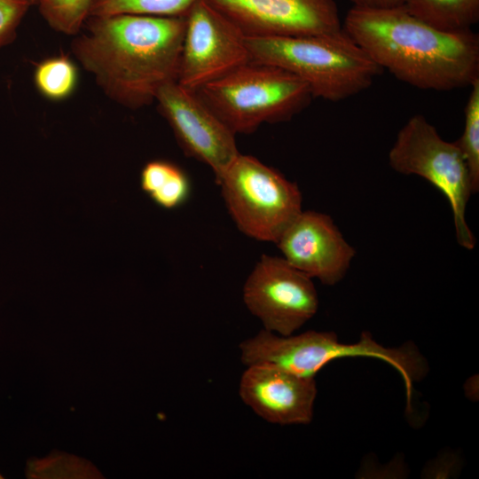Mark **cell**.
I'll list each match as a JSON object with an SVG mask.
<instances>
[{"label":"cell","instance_id":"6da1fadb","mask_svg":"<svg viewBox=\"0 0 479 479\" xmlns=\"http://www.w3.org/2000/svg\"><path fill=\"white\" fill-rule=\"evenodd\" d=\"M72 51L113 100L130 109L155 101L177 82L185 17L116 14L89 17Z\"/></svg>","mask_w":479,"mask_h":479},{"label":"cell","instance_id":"7a4b0ae2","mask_svg":"<svg viewBox=\"0 0 479 479\" xmlns=\"http://www.w3.org/2000/svg\"><path fill=\"white\" fill-rule=\"evenodd\" d=\"M342 28L381 69L416 88L446 91L479 79V36L472 29H437L404 6H353Z\"/></svg>","mask_w":479,"mask_h":479},{"label":"cell","instance_id":"3957f363","mask_svg":"<svg viewBox=\"0 0 479 479\" xmlns=\"http://www.w3.org/2000/svg\"><path fill=\"white\" fill-rule=\"evenodd\" d=\"M252 60L284 68L302 80L313 98L340 101L369 88L381 68L344 31L247 37Z\"/></svg>","mask_w":479,"mask_h":479},{"label":"cell","instance_id":"277c9868","mask_svg":"<svg viewBox=\"0 0 479 479\" xmlns=\"http://www.w3.org/2000/svg\"><path fill=\"white\" fill-rule=\"evenodd\" d=\"M195 91L235 135L288 121L313 98L294 74L252 59Z\"/></svg>","mask_w":479,"mask_h":479},{"label":"cell","instance_id":"5b68a950","mask_svg":"<svg viewBox=\"0 0 479 479\" xmlns=\"http://www.w3.org/2000/svg\"><path fill=\"white\" fill-rule=\"evenodd\" d=\"M258 363L275 365L303 377H314L325 365L342 357H366L381 359L393 366L402 376L411 405L412 386L428 371L427 362L411 343L387 348L376 342L371 334L363 333L356 343L339 342L334 332L307 331L297 335L282 336L263 331L254 347Z\"/></svg>","mask_w":479,"mask_h":479},{"label":"cell","instance_id":"8992f818","mask_svg":"<svg viewBox=\"0 0 479 479\" xmlns=\"http://www.w3.org/2000/svg\"><path fill=\"white\" fill-rule=\"evenodd\" d=\"M216 182L239 230L255 240L275 243L302 212L298 185L255 157L239 153Z\"/></svg>","mask_w":479,"mask_h":479},{"label":"cell","instance_id":"52a82bcc","mask_svg":"<svg viewBox=\"0 0 479 479\" xmlns=\"http://www.w3.org/2000/svg\"><path fill=\"white\" fill-rule=\"evenodd\" d=\"M389 163L395 171L421 177L438 189L452 208L457 242L468 250L475 247L466 220L467 205L474 194L472 180L456 141L444 140L423 115L416 114L397 133Z\"/></svg>","mask_w":479,"mask_h":479},{"label":"cell","instance_id":"ba28073f","mask_svg":"<svg viewBox=\"0 0 479 479\" xmlns=\"http://www.w3.org/2000/svg\"><path fill=\"white\" fill-rule=\"evenodd\" d=\"M185 17L177 82L197 90L251 60L247 37L206 0Z\"/></svg>","mask_w":479,"mask_h":479},{"label":"cell","instance_id":"9c48e42d","mask_svg":"<svg viewBox=\"0 0 479 479\" xmlns=\"http://www.w3.org/2000/svg\"><path fill=\"white\" fill-rule=\"evenodd\" d=\"M243 301L263 329L282 336L293 334L318 308L311 278L286 259L263 255L243 287Z\"/></svg>","mask_w":479,"mask_h":479},{"label":"cell","instance_id":"30bf717a","mask_svg":"<svg viewBox=\"0 0 479 479\" xmlns=\"http://www.w3.org/2000/svg\"><path fill=\"white\" fill-rule=\"evenodd\" d=\"M154 102L185 154L208 166L216 179L240 153L235 134L194 90L172 82L160 89Z\"/></svg>","mask_w":479,"mask_h":479},{"label":"cell","instance_id":"8fae6325","mask_svg":"<svg viewBox=\"0 0 479 479\" xmlns=\"http://www.w3.org/2000/svg\"><path fill=\"white\" fill-rule=\"evenodd\" d=\"M247 37L296 36L341 30L334 0H206Z\"/></svg>","mask_w":479,"mask_h":479},{"label":"cell","instance_id":"7c38bea8","mask_svg":"<svg viewBox=\"0 0 479 479\" xmlns=\"http://www.w3.org/2000/svg\"><path fill=\"white\" fill-rule=\"evenodd\" d=\"M275 243L288 263L327 286L343 279L356 255L332 217L314 210H302Z\"/></svg>","mask_w":479,"mask_h":479},{"label":"cell","instance_id":"4fadbf2b","mask_svg":"<svg viewBox=\"0 0 479 479\" xmlns=\"http://www.w3.org/2000/svg\"><path fill=\"white\" fill-rule=\"evenodd\" d=\"M246 367L239 394L259 417L279 425H305L312 420L318 392L314 377L300 376L271 365Z\"/></svg>","mask_w":479,"mask_h":479},{"label":"cell","instance_id":"5bb4252c","mask_svg":"<svg viewBox=\"0 0 479 479\" xmlns=\"http://www.w3.org/2000/svg\"><path fill=\"white\" fill-rule=\"evenodd\" d=\"M140 188L158 207L173 209L189 197L190 181L178 166L166 160H153L140 172Z\"/></svg>","mask_w":479,"mask_h":479},{"label":"cell","instance_id":"9a60e30c","mask_svg":"<svg viewBox=\"0 0 479 479\" xmlns=\"http://www.w3.org/2000/svg\"><path fill=\"white\" fill-rule=\"evenodd\" d=\"M412 15L444 31L471 29L479 20V0H404Z\"/></svg>","mask_w":479,"mask_h":479},{"label":"cell","instance_id":"2e32d148","mask_svg":"<svg viewBox=\"0 0 479 479\" xmlns=\"http://www.w3.org/2000/svg\"><path fill=\"white\" fill-rule=\"evenodd\" d=\"M31 479H98L101 472L89 460L79 456L53 451L43 458H31L25 467Z\"/></svg>","mask_w":479,"mask_h":479},{"label":"cell","instance_id":"e0dca14e","mask_svg":"<svg viewBox=\"0 0 479 479\" xmlns=\"http://www.w3.org/2000/svg\"><path fill=\"white\" fill-rule=\"evenodd\" d=\"M34 82L44 98L52 101L67 98L78 82V71L66 55L48 58L39 62L34 71Z\"/></svg>","mask_w":479,"mask_h":479},{"label":"cell","instance_id":"ac0fdd59","mask_svg":"<svg viewBox=\"0 0 479 479\" xmlns=\"http://www.w3.org/2000/svg\"><path fill=\"white\" fill-rule=\"evenodd\" d=\"M197 0H93L90 17L116 14L185 16Z\"/></svg>","mask_w":479,"mask_h":479},{"label":"cell","instance_id":"d6986e66","mask_svg":"<svg viewBox=\"0 0 479 479\" xmlns=\"http://www.w3.org/2000/svg\"><path fill=\"white\" fill-rule=\"evenodd\" d=\"M93 0H36L45 21L58 32L75 35L90 17Z\"/></svg>","mask_w":479,"mask_h":479},{"label":"cell","instance_id":"ffe728a7","mask_svg":"<svg viewBox=\"0 0 479 479\" xmlns=\"http://www.w3.org/2000/svg\"><path fill=\"white\" fill-rule=\"evenodd\" d=\"M470 87L463 134L456 142L467 165L475 194L479 190V79Z\"/></svg>","mask_w":479,"mask_h":479},{"label":"cell","instance_id":"44dd1931","mask_svg":"<svg viewBox=\"0 0 479 479\" xmlns=\"http://www.w3.org/2000/svg\"><path fill=\"white\" fill-rule=\"evenodd\" d=\"M29 6L25 0H0V48L13 41Z\"/></svg>","mask_w":479,"mask_h":479},{"label":"cell","instance_id":"7402d4cb","mask_svg":"<svg viewBox=\"0 0 479 479\" xmlns=\"http://www.w3.org/2000/svg\"><path fill=\"white\" fill-rule=\"evenodd\" d=\"M355 7L386 9L403 6L404 0H349Z\"/></svg>","mask_w":479,"mask_h":479},{"label":"cell","instance_id":"603a6c76","mask_svg":"<svg viewBox=\"0 0 479 479\" xmlns=\"http://www.w3.org/2000/svg\"><path fill=\"white\" fill-rule=\"evenodd\" d=\"M25 1H27L30 5H34L35 4L36 0H25Z\"/></svg>","mask_w":479,"mask_h":479},{"label":"cell","instance_id":"cb8c5ba5","mask_svg":"<svg viewBox=\"0 0 479 479\" xmlns=\"http://www.w3.org/2000/svg\"><path fill=\"white\" fill-rule=\"evenodd\" d=\"M3 478H4V476L0 474V479H3Z\"/></svg>","mask_w":479,"mask_h":479}]
</instances>
